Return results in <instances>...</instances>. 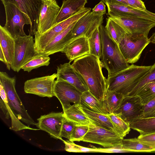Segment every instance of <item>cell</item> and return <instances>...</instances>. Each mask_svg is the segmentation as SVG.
Listing matches in <instances>:
<instances>
[{"label": "cell", "instance_id": "1", "mask_svg": "<svg viewBox=\"0 0 155 155\" xmlns=\"http://www.w3.org/2000/svg\"><path fill=\"white\" fill-rule=\"evenodd\" d=\"M72 65L84 78L88 91L103 103L107 92V79L103 74L100 59L89 54L74 60Z\"/></svg>", "mask_w": 155, "mask_h": 155}, {"label": "cell", "instance_id": "2", "mask_svg": "<svg viewBox=\"0 0 155 155\" xmlns=\"http://www.w3.org/2000/svg\"><path fill=\"white\" fill-rule=\"evenodd\" d=\"M152 66L132 64L107 79V92H116L127 96Z\"/></svg>", "mask_w": 155, "mask_h": 155}, {"label": "cell", "instance_id": "3", "mask_svg": "<svg viewBox=\"0 0 155 155\" xmlns=\"http://www.w3.org/2000/svg\"><path fill=\"white\" fill-rule=\"evenodd\" d=\"M102 44L100 61L108 71V77L112 76L130 66L119 48L118 45L109 35L105 26L99 27Z\"/></svg>", "mask_w": 155, "mask_h": 155}, {"label": "cell", "instance_id": "4", "mask_svg": "<svg viewBox=\"0 0 155 155\" xmlns=\"http://www.w3.org/2000/svg\"><path fill=\"white\" fill-rule=\"evenodd\" d=\"M16 78L10 77L5 72H0V84L3 86L6 94L8 105L15 115L19 120L30 125H37L29 115L18 96L15 90Z\"/></svg>", "mask_w": 155, "mask_h": 155}, {"label": "cell", "instance_id": "5", "mask_svg": "<svg viewBox=\"0 0 155 155\" xmlns=\"http://www.w3.org/2000/svg\"><path fill=\"white\" fill-rule=\"evenodd\" d=\"M87 132L81 141L100 145L106 148L117 147L122 149L124 138L115 132L92 124L88 125Z\"/></svg>", "mask_w": 155, "mask_h": 155}, {"label": "cell", "instance_id": "6", "mask_svg": "<svg viewBox=\"0 0 155 155\" xmlns=\"http://www.w3.org/2000/svg\"><path fill=\"white\" fill-rule=\"evenodd\" d=\"M14 38L15 53L11 68L14 71L18 72L37 53L35 49L34 39L30 34L18 36Z\"/></svg>", "mask_w": 155, "mask_h": 155}, {"label": "cell", "instance_id": "7", "mask_svg": "<svg viewBox=\"0 0 155 155\" xmlns=\"http://www.w3.org/2000/svg\"><path fill=\"white\" fill-rule=\"evenodd\" d=\"M91 8L84 7L79 12L53 26L42 34L35 33V47L37 53H40L46 45L56 36L65 30L70 25L77 21Z\"/></svg>", "mask_w": 155, "mask_h": 155}, {"label": "cell", "instance_id": "8", "mask_svg": "<svg viewBox=\"0 0 155 155\" xmlns=\"http://www.w3.org/2000/svg\"><path fill=\"white\" fill-rule=\"evenodd\" d=\"M3 5L6 15L4 27L14 38L18 36L26 35L24 30V26L31 25L28 15L12 3H8Z\"/></svg>", "mask_w": 155, "mask_h": 155}, {"label": "cell", "instance_id": "9", "mask_svg": "<svg viewBox=\"0 0 155 155\" xmlns=\"http://www.w3.org/2000/svg\"><path fill=\"white\" fill-rule=\"evenodd\" d=\"M150 43L148 37L133 38L127 33L118 45L127 62L133 64L139 60L143 51Z\"/></svg>", "mask_w": 155, "mask_h": 155}, {"label": "cell", "instance_id": "10", "mask_svg": "<svg viewBox=\"0 0 155 155\" xmlns=\"http://www.w3.org/2000/svg\"><path fill=\"white\" fill-rule=\"evenodd\" d=\"M120 26L133 38L147 37L155 21L135 18L108 16Z\"/></svg>", "mask_w": 155, "mask_h": 155}, {"label": "cell", "instance_id": "11", "mask_svg": "<svg viewBox=\"0 0 155 155\" xmlns=\"http://www.w3.org/2000/svg\"><path fill=\"white\" fill-rule=\"evenodd\" d=\"M82 92L67 81L56 79L54 82V96H55L61 103L63 111L68 108L71 103L81 104V98Z\"/></svg>", "mask_w": 155, "mask_h": 155}, {"label": "cell", "instance_id": "12", "mask_svg": "<svg viewBox=\"0 0 155 155\" xmlns=\"http://www.w3.org/2000/svg\"><path fill=\"white\" fill-rule=\"evenodd\" d=\"M56 78V73L51 75L36 78L26 81L24 90L27 94L41 97H51L54 96L53 89Z\"/></svg>", "mask_w": 155, "mask_h": 155}, {"label": "cell", "instance_id": "13", "mask_svg": "<svg viewBox=\"0 0 155 155\" xmlns=\"http://www.w3.org/2000/svg\"><path fill=\"white\" fill-rule=\"evenodd\" d=\"M144 106L138 95L126 96L114 114L130 124L139 118L143 112Z\"/></svg>", "mask_w": 155, "mask_h": 155}, {"label": "cell", "instance_id": "14", "mask_svg": "<svg viewBox=\"0 0 155 155\" xmlns=\"http://www.w3.org/2000/svg\"><path fill=\"white\" fill-rule=\"evenodd\" d=\"M60 8L55 0H43L37 30L34 34H42L52 27Z\"/></svg>", "mask_w": 155, "mask_h": 155}, {"label": "cell", "instance_id": "15", "mask_svg": "<svg viewBox=\"0 0 155 155\" xmlns=\"http://www.w3.org/2000/svg\"><path fill=\"white\" fill-rule=\"evenodd\" d=\"M64 118L63 113L52 112L38 118L37 127L48 133L51 137L62 140L61 133Z\"/></svg>", "mask_w": 155, "mask_h": 155}, {"label": "cell", "instance_id": "16", "mask_svg": "<svg viewBox=\"0 0 155 155\" xmlns=\"http://www.w3.org/2000/svg\"><path fill=\"white\" fill-rule=\"evenodd\" d=\"M4 5L10 3L16 5L28 15L31 21L30 32L34 34L37 30L43 0H1Z\"/></svg>", "mask_w": 155, "mask_h": 155}, {"label": "cell", "instance_id": "17", "mask_svg": "<svg viewBox=\"0 0 155 155\" xmlns=\"http://www.w3.org/2000/svg\"><path fill=\"white\" fill-rule=\"evenodd\" d=\"M103 15H94L92 12H88L76 22L72 30L74 39L85 35L88 38L103 22Z\"/></svg>", "mask_w": 155, "mask_h": 155}, {"label": "cell", "instance_id": "18", "mask_svg": "<svg viewBox=\"0 0 155 155\" xmlns=\"http://www.w3.org/2000/svg\"><path fill=\"white\" fill-rule=\"evenodd\" d=\"M70 62L60 64L57 68L56 78L64 80L82 92L88 91L84 78Z\"/></svg>", "mask_w": 155, "mask_h": 155}, {"label": "cell", "instance_id": "19", "mask_svg": "<svg viewBox=\"0 0 155 155\" xmlns=\"http://www.w3.org/2000/svg\"><path fill=\"white\" fill-rule=\"evenodd\" d=\"M109 16L135 18L155 21V13L147 10H141L122 4H106Z\"/></svg>", "mask_w": 155, "mask_h": 155}, {"label": "cell", "instance_id": "20", "mask_svg": "<svg viewBox=\"0 0 155 155\" xmlns=\"http://www.w3.org/2000/svg\"><path fill=\"white\" fill-rule=\"evenodd\" d=\"M61 52L65 54L70 62L90 54L88 38L83 35L73 39L65 47Z\"/></svg>", "mask_w": 155, "mask_h": 155}, {"label": "cell", "instance_id": "21", "mask_svg": "<svg viewBox=\"0 0 155 155\" xmlns=\"http://www.w3.org/2000/svg\"><path fill=\"white\" fill-rule=\"evenodd\" d=\"M77 21L54 37L40 53L49 56L58 52H61L65 47L74 39L72 30Z\"/></svg>", "mask_w": 155, "mask_h": 155}, {"label": "cell", "instance_id": "22", "mask_svg": "<svg viewBox=\"0 0 155 155\" xmlns=\"http://www.w3.org/2000/svg\"><path fill=\"white\" fill-rule=\"evenodd\" d=\"M15 50V38L5 28L0 25V55L4 56L5 65L8 70L13 61Z\"/></svg>", "mask_w": 155, "mask_h": 155}, {"label": "cell", "instance_id": "23", "mask_svg": "<svg viewBox=\"0 0 155 155\" xmlns=\"http://www.w3.org/2000/svg\"><path fill=\"white\" fill-rule=\"evenodd\" d=\"M87 2V0H63L53 26L79 12L85 7Z\"/></svg>", "mask_w": 155, "mask_h": 155}, {"label": "cell", "instance_id": "24", "mask_svg": "<svg viewBox=\"0 0 155 155\" xmlns=\"http://www.w3.org/2000/svg\"><path fill=\"white\" fill-rule=\"evenodd\" d=\"M0 91L1 98L0 99V107L5 118L8 119L9 117L12 120V126L10 129L18 131L23 129L37 130L32 129L28 126H26L22 124L15 115L8 105L6 92L2 85L0 84Z\"/></svg>", "mask_w": 155, "mask_h": 155}, {"label": "cell", "instance_id": "25", "mask_svg": "<svg viewBox=\"0 0 155 155\" xmlns=\"http://www.w3.org/2000/svg\"><path fill=\"white\" fill-rule=\"evenodd\" d=\"M64 117L76 124L88 125L91 124L82 109L81 105L74 104L63 111Z\"/></svg>", "mask_w": 155, "mask_h": 155}, {"label": "cell", "instance_id": "26", "mask_svg": "<svg viewBox=\"0 0 155 155\" xmlns=\"http://www.w3.org/2000/svg\"><path fill=\"white\" fill-rule=\"evenodd\" d=\"M82 107L83 110L87 115L92 124L113 131L119 135L107 115L96 112L82 106Z\"/></svg>", "mask_w": 155, "mask_h": 155}, {"label": "cell", "instance_id": "27", "mask_svg": "<svg viewBox=\"0 0 155 155\" xmlns=\"http://www.w3.org/2000/svg\"><path fill=\"white\" fill-rule=\"evenodd\" d=\"M80 104L96 112L105 115L108 114L106 110L103 103L94 97L89 91L82 93Z\"/></svg>", "mask_w": 155, "mask_h": 155}, {"label": "cell", "instance_id": "28", "mask_svg": "<svg viewBox=\"0 0 155 155\" xmlns=\"http://www.w3.org/2000/svg\"><path fill=\"white\" fill-rule=\"evenodd\" d=\"M129 124L131 128L140 134L155 133V117L138 118Z\"/></svg>", "mask_w": 155, "mask_h": 155}, {"label": "cell", "instance_id": "29", "mask_svg": "<svg viewBox=\"0 0 155 155\" xmlns=\"http://www.w3.org/2000/svg\"><path fill=\"white\" fill-rule=\"evenodd\" d=\"M124 96L116 92H107L103 101L104 107L108 114L114 113L119 108Z\"/></svg>", "mask_w": 155, "mask_h": 155}, {"label": "cell", "instance_id": "30", "mask_svg": "<svg viewBox=\"0 0 155 155\" xmlns=\"http://www.w3.org/2000/svg\"><path fill=\"white\" fill-rule=\"evenodd\" d=\"M122 149L127 152H150L155 148L140 142L137 138L124 139L122 141Z\"/></svg>", "mask_w": 155, "mask_h": 155}, {"label": "cell", "instance_id": "31", "mask_svg": "<svg viewBox=\"0 0 155 155\" xmlns=\"http://www.w3.org/2000/svg\"><path fill=\"white\" fill-rule=\"evenodd\" d=\"M105 28L110 37L118 45L128 33L121 26L109 17L107 18Z\"/></svg>", "mask_w": 155, "mask_h": 155}, {"label": "cell", "instance_id": "32", "mask_svg": "<svg viewBox=\"0 0 155 155\" xmlns=\"http://www.w3.org/2000/svg\"><path fill=\"white\" fill-rule=\"evenodd\" d=\"M49 56L37 53L22 68L24 71L28 72L42 66H48L50 63Z\"/></svg>", "mask_w": 155, "mask_h": 155}, {"label": "cell", "instance_id": "33", "mask_svg": "<svg viewBox=\"0 0 155 155\" xmlns=\"http://www.w3.org/2000/svg\"><path fill=\"white\" fill-rule=\"evenodd\" d=\"M88 40L90 50V54L100 59L102 53V44L99 27L88 38Z\"/></svg>", "mask_w": 155, "mask_h": 155}, {"label": "cell", "instance_id": "34", "mask_svg": "<svg viewBox=\"0 0 155 155\" xmlns=\"http://www.w3.org/2000/svg\"><path fill=\"white\" fill-rule=\"evenodd\" d=\"M107 115L110 119L119 135L124 138L130 131L131 128L130 124L114 113L108 114Z\"/></svg>", "mask_w": 155, "mask_h": 155}, {"label": "cell", "instance_id": "35", "mask_svg": "<svg viewBox=\"0 0 155 155\" xmlns=\"http://www.w3.org/2000/svg\"><path fill=\"white\" fill-rule=\"evenodd\" d=\"M155 81V63L150 70L140 80L137 85L128 94V96H137L142 88L148 83Z\"/></svg>", "mask_w": 155, "mask_h": 155}, {"label": "cell", "instance_id": "36", "mask_svg": "<svg viewBox=\"0 0 155 155\" xmlns=\"http://www.w3.org/2000/svg\"><path fill=\"white\" fill-rule=\"evenodd\" d=\"M142 104L145 105L155 98V81L144 86L138 94Z\"/></svg>", "mask_w": 155, "mask_h": 155}, {"label": "cell", "instance_id": "37", "mask_svg": "<svg viewBox=\"0 0 155 155\" xmlns=\"http://www.w3.org/2000/svg\"><path fill=\"white\" fill-rule=\"evenodd\" d=\"M88 126L86 125L76 124L74 127L70 141H80L87 133Z\"/></svg>", "mask_w": 155, "mask_h": 155}, {"label": "cell", "instance_id": "38", "mask_svg": "<svg viewBox=\"0 0 155 155\" xmlns=\"http://www.w3.org/2000/svg\"><path fill=\"white\" fill-rule=\"evenodd\" d=\"M65 145V150L70 152H97V148H91L84 147L75 144L73 142L69 140H62Z\"/></svg>", "mask_w": 155, "mask_h": 155}, {"label": "cell", "instance_id": "39", "mask_svg": "<svg viewBox=\"0 0 155 155\" xmlns=\"http://www.w3.org/2000/svg\"><path fill=\"white\" fill-rule=\"evenodd\" d=\"M76 124L74 123L65 117L61 129V137H65L70 140L74 127Z\"/></svg>", "mask_w": 155, "mask_h": 155}, {"label": "cell", "instance_id": "40", "mask_svg": "<svg viewBox=\"0 0 155 155\" xmlns=\"http://www.w3.org/2000/svg\"><path fill=\"white\" fill-rule=\"evenodd\" d=\"M155 117V98L144 105L142 114L139 118Z\"/></svg>", "mask_w": 155, "mask_h": 155}, {"label": "cell", "instance_id": "41", "mask_svg": "<svg viewBox=\"0 0 155 155\" xmlns=\"http://www.w3.org/2000/svg\"><path fill=\"white\" fill-rule=\"evenodd\" d=\"M105 7L104 3L101 1L93 8L92 12L95 16H101L103 15L106 12Z\"/></svg>", "mask_w": 155, "mask_h": 155}, {"label": "cell", "instance_id": "42", "mask_svg": "<svg viewBox=\"0 0 155 155\" xmlns=\"http://www.w3.org/2000/svg\"><path fill=\"white\" fill-rule=\"evenodd\" d=\"M128 6L141 10H147L144 2L141 0H124Z\"/></svg>", "mask_w": 155, "mask_h": 155}, {"label": "cell", "instance_id": "43", "mask_svg": "<svg viewBox=\"0 0 155 155\" xmlns=\"http://www.w3.org/2000/svg\"><path fill=\"white\" fill-rule=\"evenodd\" d=\"M137 139L139 140L148 142H155V133L140 134Z\"/></svg>", "mask_w": 155, "mask_h": 155}, {"label": "cell", "instance_id": "44", "mask_svg": "<svg viewBox=\"0 0 155 155\" xmlns=\"http://www.w3.org/2000/svg\"><path fill=\"white\" fill-rule=\"evenodd\" d=\"M105 4H122L128 5L127 4L124 0H100Z\"/></svg>", "mask_w": 155, "mask_h": 155}, {"label": "cell", "instance_id": "45", "mask_svg": "<svg viewBox=\"0 0 155 155\" xmlns=\"http://www.w3.org/2000/svg\"><path fill=\"white\" fill-rule=\"evenodd\" d=\"M138 140L140 142L142 143H143L144 144L146 145L155 148V142H148L140 141L139 140Z\"/></svg>", "mask_w": 155, "mask_h": 155}, {"label": "cell", "instance_id": "46", "mask_svg": "<svg viewBox=\"0 0 155 155\" xmlns=\"http://www.w3.org/2000/svg\"><path fill=\"white\" fill-rule=\"evenodd\" d=\"M149 39L150 43L155 44V32L152 34Z\"/></svg>", "mask_w": 155, "mask_h": 155}]
</instances>
